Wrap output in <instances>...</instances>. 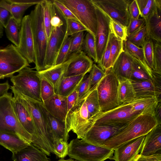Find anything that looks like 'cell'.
Segmentation results:
<instances>
[{"instance_id": "cell-37", "label": "cell", "mask_w": 161, "mask_h": 161, "mask_svg": "<svg viewBox=\"0 0 161 161\" xmlns=\"http://www.w3.org/2000/svg\"><path fill=\"white\" fill-rule=\"evenodd\" d=\"M87 33L84 37L82 49L90 58L97 63V54L95 37L90 32Z\"/></svg>"}, {"instance_id": "cell-12", "label": "cell", "mask_w": 161, "mask_h": 161, "mask_svg": "<svg viewBox=\"0 0 161 161\" xmlns=\"http://www.w3.org/2000/svg\"><path fill=\"white\" fill-rule=\"evenodd\" d=\"M140 114L132 110L129 103H125L110 110L101 112L94 119L93 125H124Z\"/></svg>"}, {"instance_id": "cell-60", "label": "cell", "mask_w": 161, "mask_h": 161, "mask_svg": "<svg viewBox=\"0 0 161 161\" xmlns=\"http://www.w3.org/2000/svg\"><path fill=\"white\" fill-rule=\"evenodd\" d=\"M4 28L0 25V39L3 36V35Z\"/></svg>"}, {"instance_id": "cell-31", "label": "cell", "mask_w": 161, "mask_h": 161, "mask_svg": "<svg viewBox=\"0 0 161 161\" xmlns=\"http://www.w3.org/2000/svg\"><path fill=\"white\" fill-rule=\"evenodd\" d=\"M118 98L119 105L128 103L136 98V95L130 80H119Z\"/></svg>"}, {"instance_id": "cell-6", "label": "cell", "mask_w": 161, "mask_h": 161, "mask_svg": "<svg viewBox=\"0 0 161 161\" xmlns=\"http://www.w3.org/2000/svg\"><path fill=\"white\" fill-rule=\"evenodd\" d=\"M11 92H8L0 97V131L14 133L30 144L32 136L19 123L14 113Z\"/></svg>"}, {"instance_id": "cell-43", "label": "cell", "mask_w": 161, "mask_h": 161, "mask_svg": "<svg viewBox=\"0 0 161 161\" xmlns=\"http://www.w3.org/2000/svg\"><path fill=\"white\" fill-rule=\"evenodd\" d=\"M40 77V95L43 103L53 96L56 93L52 85L45 78Z\"/></svg>"}, {"instance_id": "cell-25", "label": "cell", "mask_w": 161, "mask_h": 161, "mask_svg": "<svg viewBox=\"0 0 161 161\" xmlns=\"http://www.w3.org/2000/svg\"><path fill=\"white\" fill-rule=\"evenodd\" d=\"M133 60L132 57L124 50L119 55L111 68L119 80H130Z\"/></svg>"}, {"instance_id": "cell-58", "label": "cell", "mask_w": 161, "mask_h": 161, "mask_svg": "<svg viewBox=\"0 0 161 161\" xmlns=\"http://www.w3.org/2000/svg\"><path fill=\"white\" fill-rule=\"evenodd\" d=\"M10 88V86L8 80L4 83H0V97L6 94Z\"/></svg>"}, {"instance_id": "cell-17", "label": "cell", "mask_w": 161, "mask_h": 161, "mask_svg": "<svg viewBox=\"0 0 161 161\" xmlns=\"http://www.w3.org/2000/svg\"><path fill=\"white\" fill-rule=\"evenodd\" d=\"M147 37L161 43V0H156L155 8L146 19Z\"/></svg>"}, {"instance_id": "cell-30", "label": "cell", "mask_w": 161, "mask_h": 161, "mask_svg": "<svg viewBox=\"0 0 161 161\" xmlns=\"http://www.w3.org/2000/svg\"><path fill=\"white\" fill-rule=\"evenodd\" d=\"M85 75L65 77L61 79L56 91V94L67 97L76 90Z\"/></svg>"}, {"instance_id": "cell-62", "label": "cell", "mask_w": 161, "mask_h": 161, "mask_svg": "<svg viewBox=\"0 0 161 161\" xmlns=\"http://www.w3.org/2000/svg\"><path fill=\"white\" fill-rule=\"evenodd\" d=\"M5 78V77L4 75H3L0 73V79H3Z\"/></svg>"}, {"instance_id": "cell-61", "label": "cell", "mask_w": 161, "mask_h": 161, "mask_svg": "<svg viewBox=\"0 0 161 161\" xmlns=\"http://www.w3.org/2000/svg\"><path fill=\"white\" fill-rule=\"evenodd\" d=\"M58 161H78L76 160H74L72 158H70L67 159H60Z\"/></svg>"}, {"instance_id": "cell-15", "label": "cell", "mask_w": 161, "mask_h": 161, "mask_svg": "<svg viewBox=\"0 0 161 161\" xmlns=\"http://www.w3.org/2000/svg\"><path fill=\"white\" fill-rule=\"evenodd\" d=\"M127 124L122 125H93L82 139L93 144L102 146L107 140L122 130Z\"/></svg>"}, {"instance_id": "cell-36", "label": "cell", "mask_w": 161, "mask_h": 161, "mask_svg": "<svg viewBox=\"0 0 161 161\" xmlns=\"http://www.w3.org/2000/svg\"><path fill=\"white\" fill-rule=\"evenodd\" d=\"M110 37L111 64L112 67L119 55L124 50L123 41L116 37L111 31Z\"/></svg>"}, {"instance_id": "cell-48", "label": "cell", "mask_w": 161, "mask_h": 161, "mask_svg": "<svg viewBox=\"0 0 161 161\" xmlns=\"http://www.w3.org/2000/svg\"><path fill=\"white\" fill-rule=\"evenodd\" d=\"M66 36H72L79 32L88 31L79 22L71 19H67Z\"/></svg>"}, {"instance_id": "cell-46", "label": "cell", "mask_w": 161, "mask_h": 161, "mask_svg": "<svg viewBox=\"0 0 161 161\" xmlns=\"http://www.w3.org/2000/svg\"><path fill=\"white\" fill-rule=\"evenodd\" d=\"M69 144L62 140H56L53 143V153L61 159H64L68 155Z\"/></svg>"}, {"instance_id": "cell-53", "label": "cell", "mask_w": 161, "mask_h": 161, "mask_svg": "<svg viewBox=\"0 0 161 161\" xmlns=\"http://www.w3.org/2000/svg\"><path fill=\"white\" fill-rule=\"evenodd\" d=\"M61 14L67 19H71L78 22L72 13L65 6L58 0H51Z\"/></svg>"}, {"instance_id": "cell-16", "label": "cell", "mask_w": 161, "mask_h": 161, "mask_svg": "<svg viewBox=\"0 0 161 161\" xmlns=\"http://www.w3.org/2000/svg\"><path fill=\"white\" fill-rule=\"evenodd\" d=\"M145 136L126 142L115 148L111 159L115 161H133L141 152Z\"/></svg>"}, {"instance_id": "cell-27", "label": "cell", "mask_w": 161, "mask_h": 161, "mask_svg": "<svg viewBox=\"0 0 161 161\" xmlns=\"http://www.w3.org/2000/svg\"><path fill=\"white\" fill-rule=\"evenodd\" d=\"M130 80L135 92L136 98L155 96L159 102L161 101V93L157 89L153 80Z\"/></svg>"}, {"instance_id": "cell-4", "label": "cell", "mask_w": 161, "mask_h": 161, "mask_svg": "<svg viewBox=\"0 0 161 161\" xmlns=\"http://www.w3.org/2000/svg\"><path fill=\"white\" fill-rule=\"evenodd\" d=\"M51 7L52 30L47 42L45 59V69L55 65L58 55L67 36V19L52 1Z\"/></svg>"}, {"instance_id": "cell-20", "label": "cell", "mask_w": 161, "mask_h": 161, "mask_svg": "<svg viewBox=\"0 0 161 161\" xmlns=\"http://www.w3.org/2000/svg\"><path fill=\"white\" fill-rule=\"evenodd\" d=\"M12 104L14 113L19 123L24 129L32 136L31 144L34 145L37 137L30 114L23 105L14 97Z\"/></svg>"}, {"instance_id": "cell-1", "label": "cell", "mask_w": 161, "mask_h": 161, "mask_svg": "<svg viewBox=\"0 0 161 161\" xmlns=\"http://www.w3.org/2000/svg\"><path fill=\"white\" fill-rule=\"evenodd\" d=\"M10 89L14 97L21 103L29 112L34 126L37 139L34 146L47 155L53 153L54 138L39 103L25 96L13 86Z\"/></svg>"}, {"instance_id": "cell-49", "label": "cell", "mask_w": 161, "mask_h": 161, "mask_svg": "<svg viewBox=\"0 0 161 161\" xmlns=\"http://www.w3.org/2000/svg\"><path fill=\"white\" fill-rule=\"evenodd\" d=\"M110 27L111 32L117 38L123 41L126 40L127 27L111 20Z\"/></svg>"}, {"instance_id": "cell-32", "label": "cell", "mask_w": 161, "mask_h": 161, "mask_svg": "<svg viewBox=\"0 0 161 161\" xmlns=\"http://www.w3.org/2000/svg\"><path fill=\"white\" fill-rule=\"evenodd\" d=\"M132 58V69L130 80H153V70L147 69L138 60Z\"/></svg>"}, {"instance_id": "cell-47", "label": "cell", "mask_w": 161, "mask_h": 161, "mask_svg": "<svg viewBox=\"0 0 161 161\" xmlns=\"http://www.w3.org/2000/svg\"><path fill=\"white\" fill-rule=\"evenodd\" d=\"M153 71L161 75V44L155 42L154 44L153 68Z\"/></svg>"}, {"instance_id": "cell-9", "label": "cell", "mask_w": 161, "mask_h": 161, "mask_svg": "<svg viewBox=\"0 0 161 161\" xmlns=\"http://www.w3.org/2000/svg\"><path fill=\"white\" fill-rule=\"evenodd\" d=\"M97 86L96 89L101 112L111 110L119 106L118 98L119 80L111 68Z\"/></svg>"}, {"instance_id": "cell-10", "label": "cell", "mask_w": 161, "mask_h": 161, "mask_svg": "<svg viewBox=\"0 0 161 161\" xmlns=\"http://www.w3.org/2000/svg\"><path fill=\"white\" fill-rule=\"evenodd\" d=\"M27 60L12 44L0 48V73L5 78L10 77L26 67H29Z\"/></svg>"}, {"instance_id": "cell-35", "label": "cell", "mask_w": 161, "mask_h": 161, "mask_svg": "<svg viewBox=\"0 0 161 161\" xmlns=\"http://www.w3.org/2000/svg\"><path fill=\"white\" fill-rule=\"evenodd\" d=\"M21 25L12 17L5 28L6 36L8 39L17 47L19 43Z\"/></svg>"}, {"instance_id": "cell-5", "label": "cell", "mask_w": 161, "mask_h": 161, "mask_svg": "<svg viewBox=\"0 0 161 161\" xmlns=\"http://www.w3.org/2000/svg\"><path fill=\"white\" fill-rule=\"evenodd\" d=\"M114 152L113 149L77 138L69 144L68 155L78 161H104L111 159Z\"/></svg>"}, {"instance_id": "cell-7", "label": "cell", "mask_w": 161, "mask_h": 161, "mask_svg": "<svg viewBox=\"0 0 161 161\" xmlns=\"http://www.w3.org/2000/svg\"><path fill=\"white\" fill-rule=\"evenodd\" d=\"M10 78L16 89L34 101L43 103L40 95L41 77L37 71L26 67Z\"/></svg>"}, {"instance_id": "cell-8", "label": "cell", "mask_w": 161, "mask_h": 161, "mask_svg": "<svg viewBox=\"0 0 161 161\" xmlns=\"http://www.w3.org/2000/svg\"><path fill=\"white\" fill-rule=\"evenodd\" d=\"M67 7L79 22L95 37L97 26L96 7L92 0H58Z\"/></svg>"}, {"instance_id": "cell-29", "label": "cell", "mask_w": 161, "mask_h": 161, "mask_svg": "<svg viewBox=\"0 0 161 161\" xmlns=\"http://www.w3.org/2000/svg\"><path fill=\"white\" fill-rule=\"evenodd\" d=\"M30 144L16 134L0 131V145L12 153L22 149Z\"/></svg>"}, {"instance_id": "cell-44", "label": "cell", "mask_w": 161, "mask_h": 161, "mask_svg": "<svg viewBox=\"0 0 161 161\" xmlns=\"http://www.w3.org/2000/svg\"><path fill=\"white\" fill-rule=\"evenodd\" d=\"M105 74V71L93 64L89 74L90 76V89L96 88Z\"/></svg>"}, {"instance_id": "cell-18", "label": "cell", "mask_w": 161, "mask_h": 161, "mask_svg": "<svg viewBox=\"0 0 161 161\" xmlns=\"http://www.w3.org/2000/svg\"><path fill=\"white\" fill-rule=\"evenodd\" d=\"M44 0H2L0 6L8 10L12 17L21 25L25 11L30 7L42 2Z\"/></svg>"}, {"instance_id": "cell-45", "label": "cell", "mask_w": 161, "mask_h": 161, "mask_svg": "<svg viewBox=\"0 0 161 161\" xmlns=\"http://www.w3.org/2000/svg\"><path fill=\"white\" fill-rule=\"evenodd\" d=\"M71 37V36H66L56 58L54 65L63 63L69 57Z\"/></svg>"}, {"instance_id": "cell-56", "label": "cell", "mask_w": 161, "mask_h": 161, "mask_svg": "<svg viewBox=\"0 0 161 161\" xmlns=\"http://www.w3.org/2000/svg\"><path fill=\"white\" fill-rule=\"evenodd\" d=\"M133 161H161V153L148 156L138 154Z\"/></svg>"}, {"instance_id": "cell-28", "label": "cell", "mask_w": 161, "mask_h": 161, "mask_svg": "<svg viewBox=\"0 0 161 161\" xmlns=\"http://www.w3.org/2000/svg\"><path fill=\"white\" fill-rule=\"evenodd\" d=\"M158 101L155 96L136 98L129 103L132 110L143 114L154 116V111Z\"/></svg>"}, {"instance_id": "cell-40", "label": "cell", "mask_w": 161, "mask_h": 161, "mask_svg": "<svg viewBox=\"0 0 161 161\" xmlns=\"http://www.w3.org/2000/svg\"><path fill=\"white\" fill-rule=\"evenodd\" d=\"M84 32L81 31L71 36L68 57L82 51L84 38Z\"/></svg>"}, {"instance_id": "cell-22", "label": "cell", "mask_w": 161, "mask_h": 161, "mask_svg": "<svg viewBox=\"0 0 161 161\" xmlns=\"http://www.w3.org/2000/svg\"><path fill=\"white\" fill-rule=\"evenodd\" d=\"M161 153V125L158 124L146 135L140 152L148 156Z\"/></svg>"}, {"instance_id": "cell-59", "label": "cell", "mask_w": 161, "mask_h": 161, "mask_svg": "<svg viewBox=\"0 0 161 161\" xmlns=\"http://www.w3.org/2000/svg\"><path fill=\"white\" fill-rule=\"evenodd\" d=\"M154 116L157 120L158 124L161 125V103L158 102L155 109Z\"/></svg>"}, {"instance_id": "cell-33", "label": "cell", "mask_w": 161, "mask_h": 161, "mask_svg": "<svg viewBox=\"0 0 161 161\" xmlns=\"http://www.w3.org/2000/svg\"><path fill=\"white\" fill-rule=\"evenodd\" d=\"M96 87L90 90L86 98L87 106L93 122L96 117L101 112Z\"/></svg>"}, {"instance_id": "cell-42", "label": "cell", "mask_w": 161, "mask_h": 161, "mask_svg": "<svg viewBox=\"0 0 161 161\" xmlns=\"http://www.w3.org/2000/svg\"><path fill=\"white\" fill-rule=\"evenodd\" d=\"M43 6V21L46 31L48 40L52 30L51 21L52 14L51 7V0H44Z\"/></svg>"}, {"instance_id": "cell-3", "label": "cell", "mask_w": 161, "mask_h": 161, "mask_svg": "<svg viewBox=\"0 0 161 161\" xmlns=\"http://www.w3.org/2000/svg\"><path fill=\"white\" fill-rule=\"evenodd\" d=\"M43 1L36 5L29 14L35 52L34 69L37 71L45 69V59L48 42L43 21Z\"/></svg>"}, {"instance_id": "cell-51", "label": "cell", "mask_w": 161, "mask_h": 161, "mask_svg": "<svg viewBox=\"0 0 161 161\" xmlns=\"http://www.w3.org/2000/svg\"><path fill=\"white\" fill-rule=\"evenodd\" d=\"M145 25V19L143 18L130 19L126 28L127 36L140 29Z\"/></svg>"}, {"instance_id": "cell-24", "label": "cell", "mask_w": 161, "mask_h": 161, "mask_svg": "<svg viewBox=\"0 0 161 161\" xmlns=\"http://www.w3.org/2000/svg\"><path fill=\"white\" fill-rule=\"evenodd\" d=\"M39 104L53 135L54 141L56 140H62L64 141L68 142L69 132L65 122L51 115L46 110L42 103H39Z\"/></svg>"}, {"instance_id": "cell-2", "label": "cell", "mask_w": 161, "mask_h": 161, "mask_svg": "<svg viewBox=\"0 0 161 161\" xmlns=\"http://www.w3.org/2000/svg\"><path fill=\"white\" fill-rule=\"evenodd\" d=\"M158 124L154 116L139 115L128 123L119 132L105 142L102 146L114 149L126 142L145 136Z\"/></svg>"}, {"instance_id": "cell-26", "label": "cell", "mask_w": 161, "mask_h": 161, "mask_svg": "<svg viewBox=\"0 0 161 161\" xmlns=\"http://www.w3.org/2000/svg\"><path fill=\"white\" fill-rule=\"evenodd\" d=\"M12 153L14 161H50L46 154L32 144Z\"/></svg>"}, {"instance_id": "cell-54", "label": "cell", "mask_w": 161, "mask_h": 161, "mask_svg": "<svg viewBox=\"0 0 161 161\" xmlns=\"http://www.w3.org/2000/svg\"><path fill=\"white\" fill-rule=\"evenodd\" d=\"M130 19H137L140 16V12L136 0L131 1L128 7Z\"/></svg>"}, {"instance_id": "cell-13", "label": "cell", "mask_w": 161, "mask_h": 161, "mask_svg": "<svg viewBox=\"0 0 161 161\" xmlns=\"http://www.w3.org/2000/svg\"><path fill=\"white\" fill-rule=\"evenodd\" d=\"M16 47L29 64L34 63V42L29 15L25 16L22 19L19 43Z\"/></svg>"}, {"instance_id": "cell-52", "label": "cell", "mask_w": 161, "mask_h": 161, "mask_svg": "<svg viewBox=\"0 0 161 161\" xmlns=\"http://www.w3.org/2000/svg\"><path fill=\"white\" fill-rule=\"evenodd\" d=\"M91 89L90 76L89 74L86 77H84L76 89L78 94V100L87 94Z\"/></svg>"}, {"instance_id": "cell-55", "label": "cell", "mask_w": 161, "mask_h": 161, "mask_svg": "<svg viewBox=\"0 0 161 161\" xmlns=\"http://www.w3.org/2000/svg\"><path fill=\"white\" fill-rule=\"evenodd\" d=\"M12 17L10 12L4 8L0 6V25L5 28Z\"/></svg>"}, {"instance_id": "cell-11", "label": "cell", "mask_w": 161, "mask_h": 161, "mask_svg": "<svg viewBox=\"0 0 161 161\" xmlns=\"http://www.w3.org/2000/svg\"><path fill=\"white\" fill-rule=\"evenodd\" d=\"M95 5L112 20L127 27L130 17L129 0H92Z\"/></svg>"}, {"instance_id": "cell-41", "label": "cell", "mask_w": 161, "mask_h": 161, "mask_svg": "<svg viewBox=\"0 0 161 161\" xmlns=\"http://www.w3.org/2000/svg\"><path fill=\"white\" fill-rule=\"evenodd\" d=\"M146 37L147 30L145 25L128 36L126 40L136 46L142 47Z\"/></svg>"}, {"instance_id": "cell-23", "label": "cell", "mask_w": 161, "mask_h": 161, "mask_svg": "<svg viewBox=\"0 0 161 161\" xmlns=\"http://www.w3.org/2000/svg\"><path fill=\"white\" fill-rule=\"evenodd\" d=\"M42 105L52 116L65 122L67 115V97L55 94Z\"/></svg>"}, {"instance_id": "cell-21", "label": "cell", "mask_w": 161, "mask_h": 161, "mask_svg": "<svg viewBox=\"0 0 161 161\" xmlns=\"http://www.w3.org/2000/svg\"><path fill=\"white\" fill-rule=\"evenodd\" d=\"M93 65L92 60L82 50L69 64L64 76L86 75L91 71Z\"/></svg>"}, {"instance_id": "cell-39", "label": "cell", "mask_w": 161, "mask_h": 161, "mask_svg": "<svg viewBox=\"0 0 161 161\" xmlns=\"http://www.w3.org/2000/svg\"><path fill=\"white\" fill-rule=\"evenodd\" d=\"M140 16L144 19L147 18L154 10L156 0H136Z\"/></svg>"}, {"instance_id": "cell-50", "label": "cell", "mask_w": 161, "mask_h": 161, "mask_svg": "<svg viewBox=\"0 0 161 161\" xmlns=\"http://www.w3.org/2000/svg\"><path fill=\"white\" fill-rule=\"evenodd\" d=\"M98 64L101 68L104 71L111 68L110 35L107 44Z\"/></svg>"}, {"instance_id": "cell-57", "label": "cell", "mask_w": 161, "mask_h": 161, "mask_svg": "<svg viewBox=\"0 0 161 161\" xmlns=\"http://www.w3.org/2000/svg\"><path fill=\"white\" fill-rule=\"evenodd\" d=\"M78 99V94L76 90L67 97L68 113L77 103Z\"/></svg>"}, {"instance_id": "cell-19", "label": "cell", "mask_w": 161, "mask_h": 161, "mask_svg": "<svg viewBox=\"0 0 161 161\" xmlns=\"http://www.w3.org/2000/svg\"><path fill=\"white\" fill-rule=\"evenodd\" d=\"M80 52L70 55L64 62L60 64L54 65L41 71H37L40 76L45 78L52 85L54 88L55 93L69 64Z\"/></svg>"}, {"instance_id": "cell-34", "label": "cell", "mask_w": 161, "mask_h": 161, "mask_svg": "<svg viewBox=\"0 0 161 161\" xmlns=\"http://www.w3.org/2000/svg\"><path fill=\"white\" fill-rule=\"evenodd\" d=\"M124 50L136 58L145 68L152 70L147 64L142 47H139L126 40L123 41Z\"/></svg>"}, {"instance_id": "cell-14", "label": "cell", "mask_w": 161, "mask_h": 161, "mask_svg": "<svg viewBox=\"0 0 161 161\" xmlns=\"http://www.w3.org/2000/svg\"><path fill=\"white\" fill-rule=\"evenodd\" d=\"M96 7L97 26L95 36V41L97 63L98 64L108 42L111 32L110 23L111 19L101 10Z\"/></svg>"}, {"instance_id": "cell-38", "label": "cell", "mask_w": 161, "mask_h": 161, "mask_svg": "<svg viewBox=\"0 0 161 161\" xmlns=\"http://www.w3.org/2000/svg\"><path fill=\"white\" fill-rule=\"evenodd\" d=\"M143 48L145 59L148 67L153 70V68L154 44L153 41L146 37Z\"/></svg>"}]
</instances>
